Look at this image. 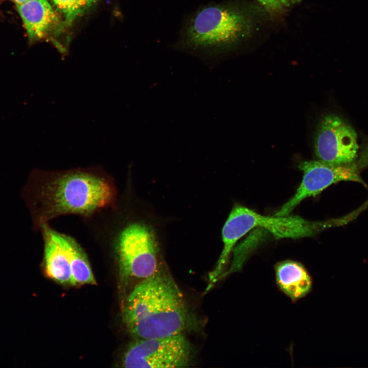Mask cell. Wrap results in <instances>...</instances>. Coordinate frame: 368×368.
I'll list each match as a JSON object with an SVG mask.
<instances>
[{"instance_id": "obj_5", "label": "cell", "mask_w": 368, "mask_h": 368, "mask_svg": "<svg viewBox=\"0 0 368 368\" xmlns=\"http://www.w3.org/2000/svg\"><path fill=\"white\" fill-rule=\"evenodd\" d=\"M229 216L241 237L254 228H260L278 239H295L312 236L337 225L335 219L310 221L299 216H266L240 205H235Z\"/></svg>"}, {"instance_id": "obj_2", "label": "cell", "mask_w": 368, "mask_h": 368, "mask_svg": "<svg viewBox=\"0 0 368 368\" xmlns=\"http://www.w3.org/2000/svg\"><path fill=\"white\" fill-rule=\"evenodd\" d=\"M123 314L128 330L138 339L183 333L190 319L180 289L160 268L134 287L127 298Z\"/></svg>"}, {"instance_id": "obj_13", "label": "cell", "mask_w": 368, "mask_h": 368, "mask_svg": "<svg viewBox=\"0 0 368 368\" xmlns=\"http://www.w3.org/2000/svg\"><path fill=\"white\" fill-rule=\"evenodd\" d=\"M266 8L270 10H277L282 8V4L289 5L288 0H256Z\"/></svg>"}, {"instance_id": "obj_11", "label": "cell", "mask_w": 368, "mask_h": 368, "mask_svg": "<svg viewBox=\"0 0 368 368\" xmlns=\"http://www.w3.org/2000/svg\"><path fill=\"white\" fill-rule=\"evenodd\" d=\"M59 236L68 257L72 274V285L96 284L88 257L73 237L60 232Z\"/></svg>"}, {"instance_id": "obj_6", "label": "cell", "mask_w": 368, "mask_h": 368, "mask_svg": "<svg viewBox=\"0 0 368 368\" xmlns=\"http://www.w3.org/2000/svg\"><path fill=\"white\" fill-rule=\"evenodd\" d=\"M298 168L303 178L294 195L274 214L287 216L306 198L315 197L330 186L342 181L358 182L365 186L356 162L347 165H331L321 160L304 161Z\"/></svg>"}, {"instance_id": "obj_12", "label": "cell", "mask_w": 368, "mask_h": 368, "mask_svg": "<svg viewBox=\"0 0 368 368\" xmlns=\"http://www.w3.org/2000/svg\"><path fill=\"white\" fill-rule=\"evenodd\" d=\"M100 0H51L62 16V28L71 27L75 20Z\"/></svg>"}, {"instance_id": "obj_10", "label": "cell", "mask_w": 368, "mask_h": 368, "mask_svg": "<svg viewBox=\"0 0 368 368\" xmlns=\"http://www.w3.org/2000/svg\"><path fill=\"white\" fill-rule=\"evenodd\" d=\"M274 270L278 287L292 301L305 297L311 290L312 278L301 263L285 260L278 263Z\"/></svg>"}, {"instance_id": "obj_15", "label": "cell", "mask_w": 368, "mask_h": 368, "mask_svg": "<svg viewBox=\"0 0 368 368\" xmlns=\"http://www.w3.org/2000/svg\"><path fill=\"white\" fill-rule=\"evenodd\" d=\"M15 3L16 5L22 4L28 0H11Z\"/></svg>"}, {"instance_id": "obj_7", "label": "cell", "mask_w": 368, "mask_h": 368, "mask_svg": "<svg viewBox=\"0 0 368 368\" xmlns=\"http://www.w3.org/2000/svg\"><path fill=\"white\" fill-rule=\"evenodd\" d=\"M314 148L319 160L326 163L343 165L355 163L359 150L357 133L340 117L327 114L317 127Z\"/></svg>"}, {"instance_id": "obj_3", "label": "cell", "mask_w": 368, "mask_h": 368, "mask_svg": "<svg viewBox=\"0 0 368 368\" xmlns=\"http://www.w3.org/2000/svg\"><path fill=\"white\" fill-rule=\"evenodd\" d=\"M250 29L248 17L235 5L209 4L186 18L175 45L193 53L217 56L244 38Z\"/></svg>"}, {"instance_id": "obj_4", "label": "cell", "mask_w": 368, "mask_h": 368, "mask_svg": "<svg viewBox=\"0 0 368 368\" xmlns=\"http://www.w3.org/2000/svg\"><path fill=\"white\" fill-rule=\"evenodd\" d=\"M191 344L183 333L151 339H138L125 352V367L174 368L188 366Z\"/></svg>"}, {"instance_id": "obj_9", "label": "cell", "mask_w": 368, "mask_h": 368, "mask_svg": "<svg viewBox=\"0 0 368 368\" xmlns=\"http://www.w3.org/2000/svg\"><path fill=\"white\" fill-rule=\"evenodd\" d=\"M39 231L43 241L42 264L45 273L61 284L72 285L71 265L60 238V232L50 223L43 225Z\"/></svg>"}, {"instance_id": "obj_16", "label": "cell", "mask_w": 368, "mask_h": 368, "mask_svg": "<svg viewBox=\"0 0 368 368\" xmlns=\"http://www.w3.org/2000/svg\"><path fill=\"white\" fill-rule=\"evenodd\" d=\"M296 1H301V0H296Z\"/></svg>"}, {"instance_id": "obj_1", "label": "cell", "mask_w": 368, "mask_h": 368, "mask_svg": "<svg viewBox=\"0 0 368 368\" xmlns=\"http://www.w3.org/2000/svg\"><path fill=\"white\" fill-rule=\"evenodd\" d=\"M119 194L114 177L101 166L65 170L34 169L23 197L33 228L65 215L88 218L109 207Z\"/></svg>"}, {"instance_id": "obj_8", "label": "cell", "mask_w": 368, "mask_h": 368, "mask_svg": "<svg viewBox=\"0 0 368 368\" xmlns=\"http://www.w3.org/2000/svg\"><path fill=\"white\" fill-rule=\"evenodd\" d=\"M16 7L30 41L57 35L63 30L62 20L49 0H28Z\"/></svg>"}, {"instance_id": "obj_14", "label": "cell", "mask_w": 368, "mask_h": 368, "mask_svg": "<svg viewBox=\"0 0 368 368\" xmlns=\"http://www.w3.org/2000/svg\"><path fill=\"white\" fill-rule=\"evenodd\" d=\"M356 164L359 170L368 168V142L358 153Z\"/></svg>"}]
</instances>
